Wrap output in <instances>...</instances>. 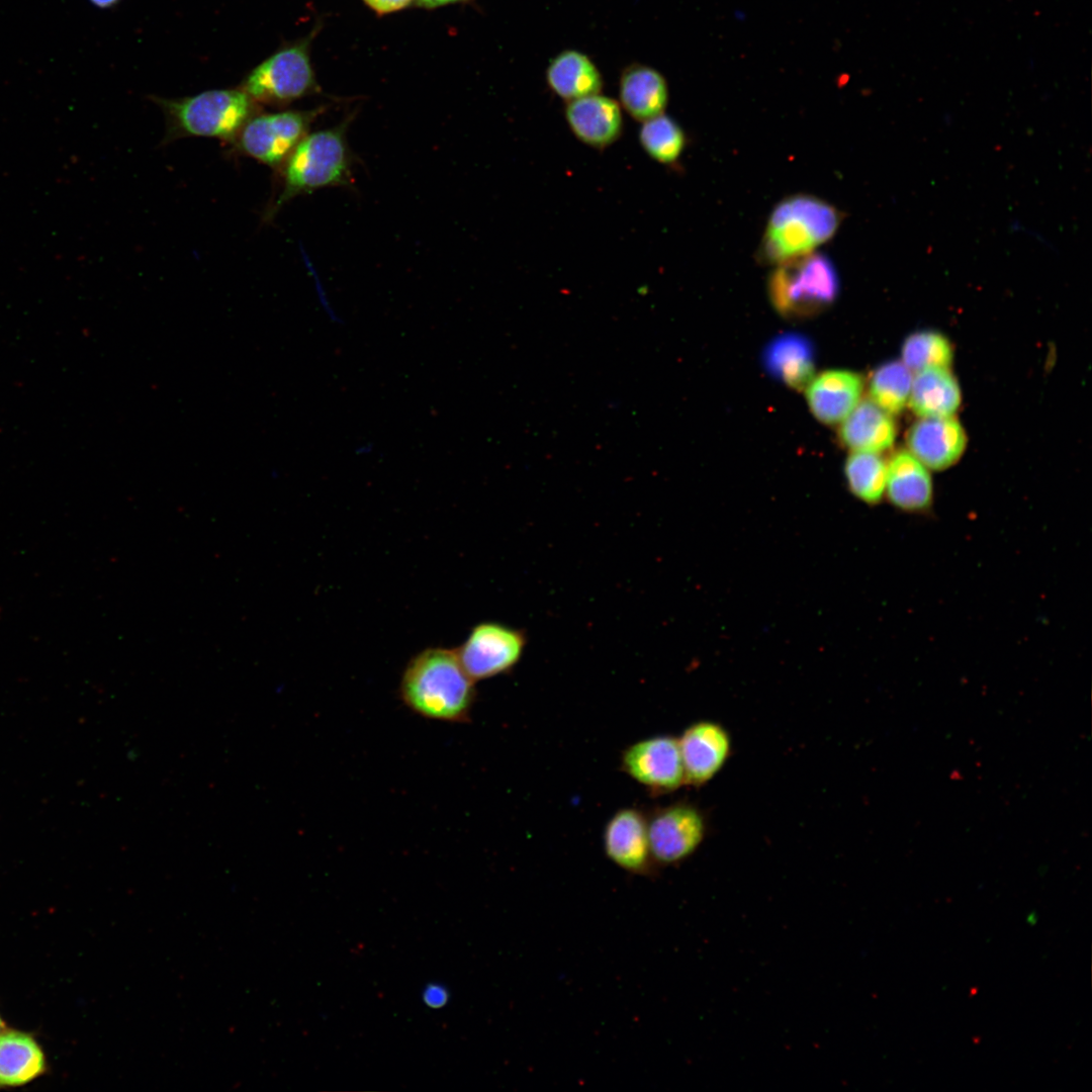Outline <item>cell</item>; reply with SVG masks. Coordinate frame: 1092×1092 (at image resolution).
I'll return each mask as SVG.
<instances>
[{"label": "cell", "mask_w": 1092, "mask_h": 1092, "mask_svg": "<svg viewBox=\"0 0 1092 1092\" xmlns=\"http://www.w3.org/2000/svg\"><path fill=\"white\" fill-rule=\"evenodd\" d=\"M399 697L408 709L424 718L463 723L469 720L476 690L455 649L429 647L407 662L400 678Z\"/></svg>", "instance_id": "cell-1"}, {"label": "cell", "mask_w": 1092, "mask_h": 1092, "mask_svg": "<svg viewBox=\"0 0 1092 1092\" xmlns=\"http://www.w3.org/2000/svg\"><path fill=\"white\" fill-rule=\"evenodd\" d=\"M348 123L349 119L307 133L297 144L281 166V191L266 211V219L298 195L353 183L352 156L346 134Z\"/></svg>", "instance_id": "cell-2"}, {"label": "cell", "mask_w": 1092, "mask_h": 1092, "mask_svg": "<svg viewBox=\"0 0 1092 1092\" xmlns=\"http://www.w3.org/2000/svg\"><path fill=\"white\" fill-rule=\"evenodd\" d=\"M841 219L837 208L816 196L786 197L769 214L758 258L780 265L810 254L835 235Z\"/></svg>", "instance_id": "cell-3"}, {"label": "cell", "mask_w": 1092, "mask_h": 1092, "mask_svg": "<svg viewBox=\"0 0 1092 1092\" xmlns=\"http://www.w3.org/2000/svg\"><path fill=\"white\" fill-rule=\"evenodd\" d=\"M152 99L161 107L166 120L163 145L191 136L232 143L243 125L260 112V105L239 87L207 90L183 98L155 96Z\"/></svg>", "instance_id": "cell-4"}, {"label": "cell", "mask_w": 1092, "mask_h": 1092, "mask_svg": "<svg viewBox=\"0 0 1092 1092\" xmlns=\"http://www.w3.org/2000/svg\"><path fill=\"white\" fill-rule=\"evenodd\" d=\"M839 292L837 270L826 255L810 253L777 265L768 278V296L785 315H809L830 306Z\"/></svg>", "instance_id": "cell-5"}, {"label": "cell", "mask_w": 1092, "mask_h": 1092, "mask_svg": "<svg viewBox=\"0 0 1092 1092\" xmlns=\"http://www.w3.org/2000/svg\"><path fill=\"white\" fill-rule=\"evenodd\" d=\"M314 31L284 46L255 67L239 88L258 105L284 107L320 91L310 60Z\"/></svg>", "instance_id": "cell-6"}, {"label": "cell", "mask_w": 1092, "mask_h": 1092, "mask_svg": "<svg viewBox=\"0 0 1092 1092\" xmlns=\"http://www.w3.org/2000/svg\"><path fill=\"white\" fill-rule=\"evenodd\" d=\"M324 110L318 107L258 112L243 125L231 144L244 156L272 168H281Z\"/></svg>", "instance_id": "cell-7"}, {"label": "cell", "mask_w": 1092, "mask_h": 1092, "mask_svg": "<svg viewBox=\"0 0 1092 1092\" xmlns=\"http://www.w3.org/2000/svg\"><path fill=\"white\" fill-rule=\"evenodd\" d=\"M648 836L653 861L676 864L690 857L703 843L706 818L696 805L675 802L647 815Z\"/></svg>", "instance_id": "cell-8"}, {"label": "cell", "mask_w": 1092, "mask_h": 1092, "mask_svg": "<svg viewBox=\"0 0 1092 1092\" xmlns=\"http://www.w3.org/2000/svg\"><path fill=\"white\" fill-rule=\"evenodd\" d=\"M620 768L655 796L686 785L678 739L671 735H655L629 745L622 752Z\"/></svg>", "instance_id": "cell-9"}, {"label": "cell", "mask_w": 1092, "mask_h": 1092, "mask_svg": "<svg viewBox=\"0 0 1092 1092\" xmlns=\"http://www.w3.org/2000/svg\"><path fill=\"white\" fill-rule=\"evenodd\" d=\"M525 643L523 632L484 622L474 626L455 650L465 671L476 681L511 670L520 660Z\"/></svg>", "instance_id": "cell-10"}, {"label": "cell", "mask_w": 1092, "mask_h": 1092, "mask_svg": "<svg viewBox=\"0 0 1092 1092\" xmlns=\"http://www.w3.org/2000/svg\"><path fill=\"white\" fill-rule=\"evenodd\" d=\"M678 739L686 785L699 787L714 779L729 759L732 740L728 730L711 720L688 726Z\"/></svg>", "instance_id": "cell-11"}, {"label": "cell", "mask_w": 1092, "mask_h": 1092, "mask_svg": "<svg viewBox=\"0 0 1092 1092\" xmlns=\"http://www.w3.org/2000/svg\"><path fill=\"white\" fill-rule=\"evenodd\" d=\"M603 845L607 857L619 868L636 875L652 873L655 862L642 810L628 807L615 812L605 826Z\"/></svg>", "instance_id": "cell-12"}, {"label": "cell", "mask_w": 1092, "mask_h": 1092, "mask_svg": "<svg viewBox=\"0 0 1092 1092\" xmlns=\"http://www.w3.org/2000/svg\"><path fill=\"white\" fill-rule=\"evenodd\" d=\"M885 496L902 513L928 515L934 503L929 469L908 450L897 451L887 462Z\"/></svg>", "instance_id": "cell-13"}, {"label": "cell", "mask_w": 1092, "mask_h": 1092, "mask_svg": "<svg viewBox=\"0 0 1092 1092\" xmlns=\"http://www.w3.org/2000/svg\"><path fill=\"white\" fill-rule=\"evenodd\" d=\"M907 446L929 470L940 471L960 460L967 446V435L953 417L924 418L909 429Z\"/></svg>", "instance_id": "cell-14"}, {"label": "cell", "mask_w": 1092, "mask_h": 1092, "mask_svg": "<svg viewBox=\"0 0 1092 1092\" xmlns=\"http://www.w3.org/2000/svg\"><path fill=\"white\" fill-rule=\"evenodd\" d=\"M565 118L573 135L597 150L610 147L623 132L620 104L600 93L567 102Z\"/></svg>", "instance_id": "cell-15"}, {"label": "cell", "mask_w": 1092, "mask_h": 1092, "mask_svg": "<svg viewBox=\"0 0 1092 1092\" xmlns=\"http://www.w3.org/2000/svg\"><path fill=\"white\" fill-rule=\"evenodd\" d=\"M862 390L863 381L858 373L831 369L812 378L806 386V398L817 420L833 425L852 412L860 401Z\"/></svg>", "instance_id": "cell-16"}, {"label": "cell", "mask_w": 1092, "mask_h": 1092, "mask_svg": "<svg viewBox=\"0 0 1092 1092\" xmlns=\"http://www.w3.org/2000/svg\"><path fill=\"white\" fill-rule=\"evenodd\" d=\"M766 371L794 389H803L814 377L815 353L812 343L798 333H785L771 340L762 354Z\"/></svg>", "instance_id": "cell-17"}, {"label": "cell", "mask_w": 1092, "mask_h": 1092, "mask_svg": "<svg viewBox=\"0 0 1092 1092\" xmlns=\"http://www.w3.org/2000/svg\"><path fill=\"white\" fill-rule=\"evenodd\" d=\"M842 422L840 441L852 451L880 453L894 444L897 428L892 416L871 399L859 401Z\"/></svg>", "instance_id": "cell-18"}, {"label": "cell", "mask_w": 1092, "mask_h": 1092, "mask_svg": "<svg viewBox=\"0 0 1092 1092\" xmlns=\"http://www.w3.org/2000/svg\"><path fill=\"white\" fill-rule=\"evenodd\" d=\"M962 393L949 368L933 367L913 373L908 404L921 419L953 417Z\"/></svg>", "instance_id": "cell-19"}, {"label": "cell", "mask_w": 1092, "mask_h": 1092, "mask_svg": "<svg viewBox=\"0 0 1092 1092\" xmlns=\"http://www.w3.org/2000/svg\"><path fill=\"white\" fill-rule=\"evenodd\" d=\"M619 98L625 111L643 122L664 112L668 87L658 71L647 66H633L620 79Z\"/></svg>", "instance_id": "cell-20"}, {"label": "cell", "mask_w": 1092, "mask_h": 1092, "mask_svg": "<svg viewBox=\"0 0 1092 1092\" xmlns=\"http://www.w3.org/2000/svg\"><path fill=\"white\" fill-rule=\"evenodd\" d=\"M551 90L567 102L600 93L603 80L595 64L582 53L564 51L547 68Z\"/></svg>", "instance_id": "cell-21"}, {"label": "cell", "mask_w": 1092, "mask_h": 1092, "mask_svg": "<svg viewBox=\"0 0 1092 1092\" xmlns=\"http://www.w3.org/2000/svg\"><path fill=\"white\" fill-rule=\"evenodd\" d=\"M44 1068V1055L30 1035L14 1030L0 1033V1087L26 1084Z\"/></svg>", "instance_id": "cell-22"}, {"label": "cell", "mask_w": 1092, "mask_h": 1092, "mask_svg": "<svg viewBox=\"0 0 1092 1092\" xmlns=\"http://www.w3.org/2000/svg\"><path fill=\"white\" fill-rule=\"evenodd\" d=\"M850 492L860 502L875 506L885 496L887 462L876 452L853 451L844 464Z\"/></svg>", "instance_id": "cell-23"}, {"label": "cell", "mask_w": 1092, "mask_h": 1092, "mask_svg": "<svg viewBox=\"0 0 1092 1092\" xmlns=\"http://www.w3.org/2000/svg\"><path fill=\"white\" fill-rule=\"evenodd\" d=\"M912 378L902 361L886 362L872 373L870 399L891 416L900 414L908 403Z\"/></svg>", "instance_id": "cell-24"}, {"label": "cell", "mask_w": 1092, "mask_h": 1092, "mask_svg": "<svg viewBox=\"0 0 1092 1092\" xmlns=\"http://www.w3.org/2000/svg\"><path fill=\"white\" fill-rule=\"evenodd\" d=\"M641 123L638 138L644 152L663 165L676 162L687 145L682 127L664 113Z\"/></svg>", "instance_id": "cell-25"}, {"label": "cell", "mask_w": 1092, "mask_h": 1092, "mask_svg": "<svg viewBox=\"0 0 1092 1092\" xmlns=\"http://www.w3.org/2000/svg\"><path fill=\"white\" fill-rule=\"evenodd\" d=\"M903 364L912 372L926 368H949L953 359V350L948 339L933 331H921L911 334L902 345Z\"/></svg>", "instance_id": "cell-26"}, {"label": "cell", "mask_w": 1092, "mask_h": 1092, "mask_svg": "<svg viewBox=\"0 0 1092 1092\" xmlns=\"http://www.w3.org/2000/svg\"><path fill=\"white\" fill-rule=\"evenodd\" d=\"M449 997L448 989L439 983L428 984L422 993L423 1002L433 1009L444 1007L448 1003Z\"/></svg>", "instance_id": "cell-27"}, {"label": "cell", "mask_w": 1092, "mask_h": 1092, "mask_svg": "<svg viewBox=\"0 0 1092 1092\" xmlns=\"http://www.w3.org/2000/svg\"><path fill=\"white\" fill-rule=\"evenodd\" d=\"M377 13L384 14L400 10L406 7L412 0H363Z\"/></svg>", "instance_id": "cell-28"}, {"label": "cell", "mask_w": 1092, "mask_h": 1092, "mask_svg": "<svg viewBox=\"0 0 1092 1092\" xmlns=\"http://www.w3.org/2000/svg\"><path fill=\"white\" fill-rule=\"evenodd\" d=\"M373 452H374V445H373L372 442H369V441H365V442L357 444V446L354 449V453L357 456H367V455H369V454H371Z\"/></svg>", "instance_id": "cell-29"}, {"label": "cell", "mask_w": 1092, "mask_h": 1092, "mask_svg": "<svg viewBox=\"0 0 1092 1092\" xmlns=\"http://www.w3.org/2000/svg\"><path fill=\"white\" fill-rule=\"evenodd\" d=\"M416 1L422 7L434 8V7H439V6L459 2V1H462V0H416Z\"/></svg>", "instance_id": "cell-30"}, {"label": "cell", "mask_w": 1092, "mask_h": 1092, "mask_svg": "<svg viewBox=\"0 0 1092 1092\" xmlns=\"http://www.w3.org/2000/svg\"><path fill=\"white\" fill-rule=\"evenodd\" d=\"M120 0H90L95 6L99 8H110L115 6Z\"/></svg>", "instance_id": "cell-31"}, {"label": "cell", "mask_w": 1092, "mask_h": 1092, "mask_svg": "<svg viewBox=\"0 0 1092 1092\" xmlns=\"http://www.w3.org/2000/svg\"><path fill=\"white\" fill-rule=\"evenodd\" d=\"M3 1027H4V1022H3V1020H2V1019H1V1017H0V1033H1V1032H2V1030H3Z\"/></svg>", "instance_id": "cell-32"}]
</instances>
